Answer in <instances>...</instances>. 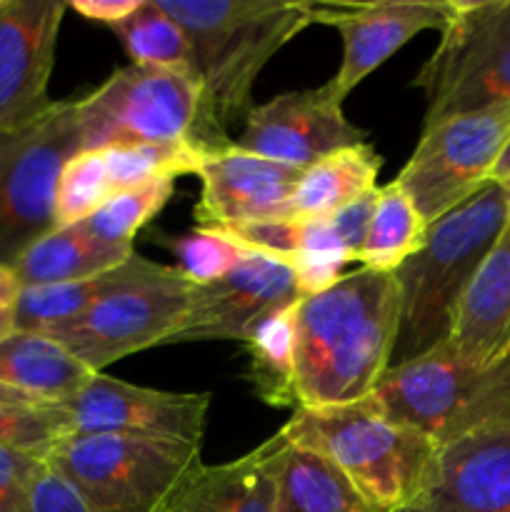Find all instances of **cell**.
Segmentation results:
<instances>
[{"mask_svg": "<svg viewBox=\"0 0 510 512\" xmlns=\"http://www.w3.org/2000/svg\"><path fill=\"white\" fill-rule=\"evenodd\" d=\"M400 330L395 273L360 268L295 310L298 408L360 403L393 365ZM295 408V410H298Z\"/></svg>", "mask_w": 510, "mask_h": 512, "instance_id": "6da1fadb", "label": "cell"}, {"mask_svg": "<svg viewBox=\"0 0 510 512\" xmlns=\"http://www.w3.org/2000/svg\"><path fill=\"white\" fill-rule=\"evenodd\" d=\"M190 40L205 120L225 125L253 110V90L268 60L310 25L308 0H158Z\"/></svg>", "mask_w": 510, "mask_h": 512, "instance_id": "7a4b0ae2", "label": "cell"}, {"mask_svg": "<svg viewBox=\"0 0 510 512\" xmlns=\"http://www.w3.org/2000/svg\"><path fill=\"white\" fill-rule=\"evenodd\" d=\"M508 220L505 185L490 183L430 225L423 248L395 270L400 330L393 365L448 343L460 303Z\"/></svg>", "mask_w": 510, "mask_h": 512, "instance_id": "3957f363", "label": "cell"}, {"mask_svg": "<svg viewBox=\"0 0 510 512\" xmlns=\"http://www.w3.org/2000/svg\"><path fill=\"white\" fill-rule=\"evenodd\" d=\"M278 433L335 465L378 512L408 510L438 453L423 435L383 418L368 400L298 408Z\"/></svg>", "mask_w": 510, "mask_h": 512, "instance_id": "277c9868", "label": "cell"}, {"mask_svg": "<svg viewBox=\"0 0 510 512\" xmlns=\"http://www.w3.org/2000/svg\"><path fill=\"white\" fill-rule=\"evenodd\" d=\"M368 400L383 418L435 448L510 425V355L493 365L460 358L448 343L393 365Z\"/></svg>", "mask_w": 510, "mask_h": 512, "instance_id": "5b68a950", "label": "cell"}, {"mask_svg": "<svg viewBox=\"0 0 510 512\" xmlns=\"http://www.w3.org/2000/svg\"><path fill=\"white\" fill-rule=\"evenodd\" d=\"M48 465L88 512H160L198 465L200 445L138 435H68Z\"/></svg>", "mask_w": 510, "mask_h": 512, "instance_id": "8992f818", "label": "cell"}, {"mask_svg": "<svg viewBox=\"0 0 510 512\" xmlns=\"http://www.w3.org/2000/svg\"><path fill=\"white\" fill-rule=\"evenodd\" d=\"M78 125L83 150L190 140L225 150L233 143L210 130L195 75L133 63L78 100Z\"/></svg>", "mask_w": 510, "mask_h": 512, "instance_id": "52a82bcc", "label": "cell"}, {"mask_svg": "<svg viewBox=\"0 0 510 512\" xmlns=\"http://www.w3.org/2000/svg\"><path fill=\"white\" fill-rule=\"evenodd\" d=\"M193 288L178 265H160L135 253L123 283L48 338L65 345L93 373H103L128 355L173 343L188 318Z\"/></svg>", "mask_w": 510, "mask_h": 512, "instance_id": "ba28073f", "label": "cell"}, {"mask_svg": "<svg viewBox=\"0 0 510 512\" xmlns=\"http://www.w3.org/2000/svg\"><path fill=\"white\" fill-rule=\"evenodd\" d=\"M413 85L425 95V125L510 103V0H455Z\"/></svg>", "mask_w": 510, "mask_h": 512, "instance_id": "9c48e42d", "label": "cell"}, {"mask_svg": "<svg viewBox=\"0 0 510 512\" xmlns=\"http://www.w3.org/2000/svg\"><path fill=\"white\" fill-rule=\"evenodd\" d=\"M80 150L78 100H55L38 120L0 135V255L13 260L55 228L60 173Z\"/></svg>", "mask_w": 510, "mask_h": 512, "instance_id": "30bf717a", "label": "cell"}, {"mask_svg": "<svg viewBox=\"0 0 510 512\" xmlns=\"http://www.w3.org/2000/svg\"><path fill=\"white\" fill-rule=\"evenodd\" d=\"M510 140V103L425 125L395 183L428 225L493 183Z\"/></svg>", "mask_w": 510, "mask_h": 512, "instance_id": "8fae6325", "label": "cell"}, {"mask_svg": "<svg viewBox=\"0 0 510 512\" xmlns=\"http://www.w3.org/2000/svg\"><path fill=\"white\" fill-rule=\"evenodd\" d=\"M310 25H328L343 38V63L328 88L343 103L373 70L425 30L443 33L455 0H308Z\"/></svg>", "mask_w": 510, "mask_h": 512, "instance_id": "7c38bea8", "label": "cell"}, {"mask_svg": "<svg viewBox=\"0 0 510 512\" xmlns=\"http://www.w3.org/2000/svg\"><path fill=\"white\" fill-rule=\"evenodd\" d=\"M60 408L70 435H138L203 445L210 393H170L95 373Z\"/></svg>", "mask_w": 510, "mask_h": 512, "instance_id": "4fadbf2b", "label": "cell"}, {"mask_svg": "<svg viewBox=\"0 0 510 512\" xmlns=\"http://www.w3.org/2000/svg\"><path fill=\"white\" fill-rule=\"evenodd\" d=\"M368 143V133L343 115V103L328 85L290 90L255 105L233 148L290 168H310L318 160Z\"/></svg>", "mask_w": 510, "mask_h": 512, "instance_id": "5bb4252c", "label": "cell"}, {"mask_svg": "<svg viewBox=\"0 0 510 512\" xmlns=\"http://www.w3.org/2000/svg\"><path fill=\"white\" fill-rule=\"evenodd\" d=\"M68 3L0 0V135L53 108L48 85Z\"/></svg>", "mask_w": 510, "mask_h": 512, "instance_id": "9a60e30c", "label": "cell"}, {"mask_svg": "<svg viewBox=\"0 0 510 512\" xmlns=\"http://www.w3.org/2000/svg\"><path fill=\"white\" fill-rule=\"evenodd\" d=\"M298 278L288 260L250 250L228 275L208 285H195L188 318L173 343L195 340H238L270 310L300 300Z\"/></svg>", "mask_w": 510, "mask_h": 512, "instance_id": "2e32d148", "label": "cell"}, {"mask_svg": "<svg viewBox=\"0 0 510 512\" xmlns=\"http://www.w3.org/2000/svg\"><path fill=\"white\" fill-rule=\"evenodd\" d=\"M300 175V168L240 153L230 143L225 150L210 155L198 170L203 188L195 223L198 228L228 233L243 225L285 220L288 200Z\"/></svg>", "mask_w": 510, "mask_h": 512, "instance_id": "e0dca14e", "label": "cell"}, {"mask_svg": "<svg viewBox=\"0 0 510 512\" xmlns=\"http://www.w3.org/2000/svg\"><path fill=\"white\" fill-rule=\"evenodd\" d=\"M403 512H510V425L438 448L423 490Z\"/></svg>", "mask_w": 510, "mask_h": 512, "instance_id": "ac0fdd59", "label": "cell"}, {"mask_svg": "<svg viewBox=\"0 0 510 512\" xmlns=\"http://www.w3.org/2000/svg\"><path fill=\"white\" fill-rule=\"evenodd\" d=\"M450 345L475 365H493L510 355V220L460 303Z\"/></svg>", "mask_w": 510, "mask_h": 512, "instance_id": "d6986e66", "label": "cell"}, {"mask_svg": "<svg viewBox=\"0 0 510 512\" xmlns=\"http://www.w3.org/2000/svg\"><path fill=\"white\" fill-rule=\"evenodd\" d=\"M283 443L275 433L243 458L198 465L160 512H275L273 473Z\"/></svg>", "mask_w": 510, "mask_h": 512, "instance_id": "ffe728a7", "label": "cell"}, {"mask_svg": "<svg viewBox=\"0 0 510 512\" xmlns=\"http://www.w3.org/2000/svg\"><path fill=\"white\" fill-rule=\"evenodd\" d=\"M133 255V245L105 243L90 233L88 225L75 223L48 230L25 245L10 260V268L20 280V288H38L98 278L125 265Z\"/></svg>", "mask_w": 510, "mask_h": 512, "instance_id": "44dd1931", "label": "cell"}, {"mask_svg": "<svg viewBox=\"0 0 510 512\" xmlns=\"http://www.w3.org/2000/svg\"><path fill=\"white\" fill-rule=\"evenodd\" d=\"M93 375L83 360L48 335L15 330L0 343V385L43 403H65Z\"/></svg>", "mask_w": 510, "mask_h": 512, "instance_id": "7402d4cb", "label": "cell"}, {"mask_svg": "<svg viewBox=\"0 0 510 512\" xmlns=\"http://www.w3.org/2000/svg\"><path fill=\"white\" fill-rule=\"evenodd\" d=\"M380 168L383 158L370 143L353 145L318 160L305 168L295 183L285 220L328 218L348 208L378 188Z\"/></svg>", "mask_w": 510, "mask_h": 512, "instance_id": "603a6c76", "label": "cell"}, {"mask_svg": "<svg viewBox=\"0 0 510 512\" xmlns=\"http://www.w3.org/2000/svg\"><path fill=\"white\" fill-rule=\"evenodd\" d=\"M273 488L275 512H378L335 465L288 440L275 460Z\"/></svg>", "mask_w": 510, "mask_h": 512, "instance_id": "cb8c5ba5", "label": "cell"}, {"mask_svg": "<svg viewBox=\"0 0 510 512\" xmlns=\"http://www.w3.org/2000/svg\"><path fill=\"white\" fill-rule=\"evenodd\" d=\"M300 300L270 310L245 335L248 380L270 408H298L295 395V310Z\"/></svg>", "mask_w": 510, "mask_h": 512, "instance_id": "d4e9b609", "label": "cell"}, {"mask_svg": "<svg viewBox=\"0 0 510 512\" xmlns=\"http://www.w3.org/2000/svg\"><path fill=\"white\" fill-rule=\"evenodd\" d=\"M428 228L430 225L418 213L413 200L393 180L378 188L358 260L368 270L395 273L405 260L423 248Z\"/></svg>", "mask_w": 510, "mask_h": 512, "instance_id": "484cf974", "label": "cell"}, {"mask_svg": "<svg viewBox=\"0 0 510 512\" xmlns=\"http://www.w3.org/2000/svg\"><path fill=\"white\" fill-rule=\"evenodd\" d=\"M130 260L125 265H120V268L110 270V273L98 275V278L78 280V283L23 288L18 300V330L50 335L55 330L65 328V325L75 323L103 295H108L115 285L123 283L130 270Z\"/></svg>", "mask_w": 510, "mask_h": 512, "instance_id": "4316f807", "label": "cell"}, {"mask_svg": "<svg viewBox=\"0 0 510 512\" xmlns=\"http://www.w3.org/2000/svg\"><path fill=\"white\" fill-rule=\"evenodd\" d=\"M133 65L158 70H178L195 75L190 40L178 20L170 18L158 0H143L123 23L113 25Z\"/></svg>", "mask_w": 510, "mask_h": 512, "instance_id": "83f0119b", "label": "cell"}, {"mask_svg": "<svg viewBox=\"0 0 510 512\" xmlns=\"http://www.w3.org/2000/svg\"><path fill=\"white\" fill-rule=\"evenodd\" d=\"M218 150L195 143H140L103 150L110 183L115 193L155 180H178L180 175H198L205 160Z\"/></svg>", "mask_w": 510, "mask_h": 512, "instance_id": "f1b7e54d", "label": "cell"}, {"mask_svg": "<svg viewBox=\"0 0 510 512\" xmlns=\"http://www.w3.org/2000/svg\"><path fill=\"white\" fill-rule=\"evenodd\" d=\"M68 418L60 403H43L20 390L0 385V445L48 458L68 438Z\"/></svg>", "mask_w": 510, "mask_h": 512, "instance_id": "f546056e", "label": "cell"}, {"mask_svg": "<svg viewBox=\"0 0 510 512\" xmlns=\"http://www.w3.org/2000/svg\"><path fill=\"white\" fill-rule=\"evenodd\" d=\"M115 195L103 150H80L65 163L55 193V228L88 220Z\"/></svg>", "mask_w": 510, "mask_h": 512, "instance_id": "4dcf8cb0", "label": "cell"}, {"mask_svg": "<svg viewBox=\"0 0 510 512\" xmlns=\"http://www.w3.org/2000/svg\"><path fill=\"white\" fill-rule=\"evenodd\" d=\"M173 190L175 180H155V183L138 185V188L120 190L83 223L88 225L95 238L105 240V243L133 245L135 233L165 208Z\"/></svg>", "mask_w": 510, "mask_h": 512, "instance_id": "1f68e13d", "label": "cell"}, {"mask_svg": "<svg viewBox=\"0 0 510 512\" xmlns=\"http://www.w3.org/2000/svg\"><path fill=\"white\" fill-rule=\"evenodd\" d=\"M170 248L178 258V268L195 285L215 283L250 253V248H245L233 235L205 228H195L193 233L180 235L170 243Z\"/></svg>", "mask_w": 510, "mask_h": 512, "instance_id": "d6a6232c", "label": "cell"}, {"mask_svg": "<svg viewBox=\"0 0 510 512\" xmlns=\"http://www.w3.org/2000/svg\"><path fill=\"white\" fill-rule=\"evenodd\" d=\"M45 458L0 445V512H30Z\"/></svg>", "mask_w": 510, "mask_h": 512, "instance_id": "836d02e7", "label": "cell"}, {"mask_svg": "<svg viewBox=\"0 0 510 512\" xmlns=\"http://www.w3.org/2000/svg\"><path fill=\"white\" fill-rule=\"evenodd\" d=\"M30 512H88V508L80 500V495L50 465H45L43 475L35 485Z\"/></svg>", "mask_w": 510, "mask_h": 512, "instance_id": "e575fe53", "label": "cell"}, {"mask_svg": "<svg viewBox=\"0 0 510 512\" xmlns=\"http://www.w3.org/2000/svg\"><path fill=\"white\" fill-rule=\"evenodd\" d=\"M140 3L143 0H73L68 3V8L83 15L85 20H95V23H105L113 28V25L123 23L128 15H133Z\"/></svg>", "mask_w": 510, "mask_h": 512, "instance_id": "d590c367", "label": "cell"}, {"mask_svg": "<svg viewBox=\"0 0 510 512\" xmlns=\"http://www.w3.org/2000/svg\"><path fill=\"white\" fill-rule=\"evenodd\" d=\"M20 280L15 278L10 263L0 260V343L18 330Z\"/></svg>", "mask_w": 510, "mask_h": 512, "instance_id": "8d00e7d4", "label": "cell"}, {"mask_svg": "<svg viewBox=\"0 0 510 512\" xmlns=\"http://www.w3.org/2000/svg\"><path fill=\"white\" fill-rule=\"evenodd\" d=\"M510 180V140L508 145H505L503 155H500L498 165H495L493 170V183H508Z\"/></svg>", "mask_w": 510, "mask_h": 512, "instance_id": "74e56055", "label": "cell"}, {"mask_svg": "<svg viewBox=\"0 0 510 512\" xmlns=\"http://www.w3.org/2000/svg\"><path fill=\"white\" fill-rule=\"evenodd\" d=\"M500 185H505V193H508V205H510V180L508 183H500Z\"/></svg>", "mask_w": 510, "mask_h": 512, "instance_id": "f35d334b", "label": "cell"}]
</instances>
